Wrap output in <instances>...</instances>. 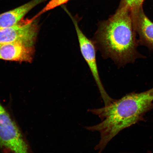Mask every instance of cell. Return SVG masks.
Masks as SVG:
<instances>
[{"mask_svg":"<svg viewBox=\"0 0 153 153\" xmlns=\"http://www.w3.org/2000/svg\"><path fill=\"white\" fill-rule=\"evenodd\" d=\"M94 42L105 58L120 67L145 56L137 51L139 45L131 11L120 7L108 20L99 23Z\"/></svg>","mask_w":153,"mask_h":153,"instance_id":"obj_2","label":"cell"},{"mask_svg":"<svg viewBox=\"0 0 153 153\" xmlns=\"http://www.w3.org/2000/svg\"><path fill=\"white\" fill-rule=\"evenodd\" d=\"M70 1V0H51L35 16L38 18L41 15L47 12V11L63 5Z\"/></svg>","mask_w":153,"mask_h":153,"instance_id":"obj_10","label":"cell"},{"mask_svg":"<svg viewBox=\"0 0 153 153\" xmlns=\"http://www.w3.org/2000/svg\"><path fill=\"white\" fill-rule=\"evenodd\" d=\"M46 0H32L20 6L0 14V29L14 26L20 22L36 6Z\"/></svg>","mask_w":153,"mask_h":153,"instance_id":"obj_8","label":"cell"},{"mask_svg":"<svg viewBox=\"0 0 153 153\" xmlns=\"http://www.w3.org/2000/svg\"><path fill=\"white\" fill-rule=\"evenodd\" d=\"M153 109V87L141 93L128 94L102 108L88 111L98 116L100 123L86 127L91 131H98L100 139L94 149L101 153L109 143L123 130L144 121L145 115Z\"/></svg>","mask_w":153,"mask_h":153,"instance_id":"obj_1","label":"cell"},{"mask_svg":"<svg viewBox=\"0 0 153 153\" xmlns=\"http://www.w3.org/2000/svg\"><path fill=\"white\" fill-rule=\"evenodd\" d=\"M144 0H122L120 6L126 7L131 13L137 12L142 8Z\"/></svg>","mask_w":153,"mask_h":153,"instance_id":"obj_9","label":"cell"},{"mask_svg":"<svg viewBox=\"0 0 153 153\" xmlns=\"http://www.w3.org/2000/svg\"><path fill=\"white\" fill-rule=\"evenodd\" d=\"M0 146L15 153H27V143L18 126L0 102Z\"/></svg>","mask_w":153,"mask_h":153,"instance_id":"obj_3","label":"cell"},{"mask_svg":"<svg viewBox=\"0 0 153 153\" xmlns=\"http://www.w3.org/2000/svg\"><path fill=\"white\" fill-rule=\"evenodd\" d=\"M35 16L31 19H22L18 24L0 29V43H17L34 46L39 26Z\"/></svg>","mask_w":153,"mask_h":153,"instance_id":"obj_5","label":"cell"},{"mask_svg":"<svg viewBox=\"0 0 153 153\" xmlns=\"http://www.w3.org/2000/svg\"><path fill=\"white\" fill-rule=\"evenodd\" d=\"M131 14L134 27L139 37V45L153 50V22L145 15L143 8Z\"/></svg>","mask_w":153,"mask_h":153,"instance_id":"obj_6","label":"cell"},{"mask_svg":"<svg viewBox=\"0 0 153 153\" xmlns=\"http://www.w3.org/2000/svg\"><path fill=\"white\" fill-rule=\"evenodd\" d=\"M65 9L69 15L73 22L77 34L80 50L82 56L89 67L92 74L98 87L101 97L104 101L105 106H107L110 104L114 99L112 98L106 92L101 81L97 64L96 53V51L95 44L93 41L86 37L78 25L77 19L72 16L66 9Z\"/></svg>","mask_w":153,"mask_h":153,"instance_id":"obj_4","label":"cell"},{"mask_svg":"<svg viewBox=\"0 0 153 153\" xmlns=\"http://www.w3.org/2000/svg\"><path fill=\"white\" fill-rule=\"evenodd\" d=\"M34 46L17 43H0V59L30 62L33 60Z\"/></svg>","mask_w":153,"mask_h":153,"instance_id":"obj_7","label":"cell"}]
</instances>
